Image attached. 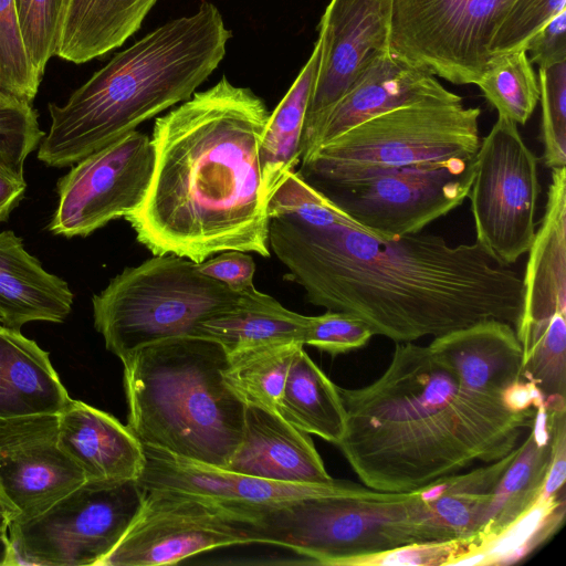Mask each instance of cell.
Here are the masks:
<instances>
[{
    "instance_id": "1",
    "label": "cell",
    "mask_w": 566,
    "mask_h": 566,
    "mask_svg": "<svg viewBox=\"0 0 566 566\" xmlns=\"http://www.w3.org/2000/svg\"><path fill=\"white\" fill-rule=\"evenodd\" d=\"M270 250L306 300L395 343L439 337L484 319L518 325L523 282L476 243L366 230L329 199L314 214L268 219Z\"/></svg>"
},
{
    "instance_id": "2",
    "label": "cell",
    "mask_w": 566,
    "mask_h": 566,
    "mask_svg": "<svg viewBox=\"0 0 566 566\" xmlns=\"http://www.w3.org/2000/svg\"><path fill=\"white\" fill-rule=\"evenodd\" d=\"M269 116L261 97L223 76L158 117L151 180L125 217L138 242L197 263L229 250L270 256L259 161Z\"/></svg>"
},
{
    "instance_id": "3",
    "label": "cell",
    "mask_w": 566,
    "mask_h": 566,
    "mask_svg": "<svg viewBox=\"0 0 566 566\" xmlns=\"http://www.w3.org/2000/svg\"><path fill=\"white\" fill-rule=\"evenodd\" d=\"M395 344L380 377L337 387L346 428L336 446L365 486L415 492L520 444L536 408L513 410L465 388L428 345Z\"/></svg>"
},
{
    "instance_id": "4",
    "label": "cell",
    "mask_w": 566,
    "mask_h": 566,
    "mask_svg": "<svg viewBox=\"0 0 566 566\" xmlns=\"http://www.w3.org/2000/svg\"><path fill=\"white\" fill-rule=\"evenodd\" d=\"M231 36L219 9L208 1L150 31L114 55L63 105L49 103L51 124L38 159L48 167H71L187 101L219 66Z\"/></svg>"
},
{
    "instance_id": "5",
    "label": "cell",
    "mask_w": 566,
    "mask_h": 566,
    "mask_svg": "<svg viewBox=\"0 0 566 566\" xmlns=\"http://www.w3.org/2000/svg\"><path fill=\"white\" fill-rule=\"evenodd\" d=\"M120 360L127 426L138 440L226 468L242 439L245 405L224 382V348L210 338L179 336Z\"/></svg>"
},
{
    "instance_id": "6",
    "label": "cell",
    "mask_w": 566,
    "mask_h": 566,
    "mask_svg": "<svg viewBox=\"0 0 566 566\" xmlns=\"http://www.w3.org/2000/svg\"><path fill=\"white\" fill-rule=\"evenodd\" d=\"M443 541L419 491L358 490L252 511L250 543L272 544L314 564L347 566L401 545Z\"/></svg>"
},
{
    "instance_id": "7",
    "label": "cell",
    "mask_w": 566,
    "mask_h": 566,
    "mask_svg": "<svg viewBox=\"0 0 566 566\" xmlns=\"http://www.w3.org/2000/svg\"><path fill=\"white\" fill-rule=\"evenodd\" d=\"M480 115L461 96L403 105L319 145L301 159L296 172L324 192L413 165L474 157Z\"/></svg>"
},
{
    "instance_id": "8",
    "label": "cell",
    "mask_w": 566,
    "mask_h": 566,
    "mask_svg": "<svg viewBox=\"0 0 566 566\" xmlns=\"http://www.w3.org/2000/svg\"><path fill=\"white\" fill-rule=\"evenodd\" d=\"M240 293L201 274L197 262L160 254L124 269L93 295V318L119 359L151 343L196 336L201 323L231 308Z\"/></svg>"
},
{
    "instance_id": "9",
    "label": "cell",
    "mask_w": 566,
    "mask_h": 566,
    "mask_svg": "<svg viewBox=\"0 0 566 566\" xmlns=\"http://www.w3.org/2000/svg\"><path fill=\"white\" fill-rule=\"evenodd\" d=\"M143 496L137 480H85L44 512L10 523L12 565L98 566L129 527Z\"/></svg>"
},
{
    "instance_id": "10",
    "label": "cell",
    "mask_w": 566,
    "mask_h": 566,
    "mask_svg": "<svg viewBox=\"0 0 566 566\" xmlns=\"http://www.w3.org/2000/svg\"><path fill=\"white\" fill-rule=\"evenodd\" d=\"M514 1L392 0L389 52L453 84H476Z\"/></svg>"
},
{
    "instance_id": "11",
    "label": "cell",
    "mask_w": 566,
    "mask_h": 566,
    "mask_svg": "<svg viewBox=\"0 0 566 566\" xmlns=\"http://www.w3.org/2000/svg\"><path fill=\"white\" fill-rule=\"evenodd\" d=\"M537 166L517 125L497 117L480 142L468 197L475 242L500 265L516 263L533 241L541 192Z\"/></svg>"
},
{
    "instance_id": "12",
    "label": "cell",
    "mask_w": 566,
    "mask_h": 566,
    "mask_svg": "<svg viewBox=\"0 0 566 566\" xmlns=\"http://www.w3.org/2000/svg\"><path fill=\"white\" fill-rule=\"evenodd\" d=\"M248 511L184 492L144 490L142 505L98 566L171 565L196 554L251 544Z\"/></svg>"
},
{
    "instance_id": "13",
    "label": "cell",
    "mask_w": 566,
    "mask_h": 566,
    "mask_svg": "<svg viewBox=\"0 0 566 566\" xmlns=\"http://www.w3.org/2000/svg\"><path fill=\"white\" fill-rule=\"evenodd\" d=\"M475 156L405 167L323 193L366 230L386 235L417 234L468 198Z\"/></svg>"
},
{
    "instance_id": "14",
    "label": "cell",
    "mask_w": 566,
    "mask_h": 566,
    "mask_svg": "<svg viewBox=\"0 0 566 566\" xmlns=\"http://www.w3.org/2000/svg\"><path fill=\"white\" fill-rule=\"evenodd\" d=\"M154 161L151 138L136 129L80 159L57 180L59 201L49 231L87 237L125 218L142 203Z\"/></svg>"
},
{
    "instance_id": "15",
    "label": "cell",
    "mask_w": 566,
    "mask_h": 566,
    "mask_svg": "<svg viewBox=\"0 0 566 566\" xmlns=\"http://www.w3.org/2000/svg\"><path fill=\"white\" fill-rule=\"evenodd\" d=\"M84 481L59 443V415L0 418V493L11 522L44 512Z\"/></svg>"
},
{
    "instance_id": "16",
    "label": "cell",
    "mask_w": 566,
    "mask_h": 566,
    "mask_svg": "<svg viewBox=\"0 0 566 566\" xmlns=\"http://www.w3.org/2000/svg\"><path fill=\"white\" fill-rule=\"evenodd\" d=\"M391 13L392 0L329 1L318 24L322 53L305 115L302 155L365 59L375 51H389Z\"/></svg>"
},
{
    "instance_id": "17",
    "label": "cell",
    "mask_w": 566,
    "mask_h": 566,
    "mask_svg": "<svg viewBox=\"0 0 566 566\" xmlns=\"http://www.w3.org/2000/svg\"><path fill=\"white\" fill-rule=\"evenodd\" d=\"M143 449L145 462L137 482L144 490L184 492L249 513L305 497L350 492L364 485L344 480L325 484L277 482L197 462L145 444Z\"/></svg>"
},
{
    "instance_id": "18",
    "label": "cell",
    "mask_w": 566,
    "mask_h": 566,
    "mask_svg": "<svg viewBox=\"0 0 566 566\" xmlns=\"http://www.w3.org/2000/svg\"><path fill=\"white\" fill-rule=\"evenodd\" d=\"M458 96L434 75L395 57L389 51H375L326 113L302 158L354 126L394 108L428 98Z\"/></svg>"
},
{
    "instance_id": "19",
    "label": "cell",
    "mask_w": 566,
    "mask_h": 566,
    "mask_svg": "<svg viewBox=\"0 0 566 566\" xmlns=\"http://www.w3.org/2000/svg\"><path fill=\"white\" fill-rule=\"evenodd\" d=\"M226 469L265 480L325 484L333 479L310 434L279 412L245 406L241 442Z\"/></svg>"
},
{
    "instance_id": "20",
    "label": "cell",
    "mask_w": 566,
    "mask_h": 566,
    "mask_svg": "<svg viewBox=\"0 0 566 566\" xmlns=\"http://www.w3.org/2000/svg\"><path fill=\"white\" fill-rule=\"evenodd\" d=\"M468 389L504 400V394L523 379V349L515 327L484 319L434 337L428 345Z\"/></svg>"
},
{
    "instance_id": "21",
    "label": "cell",
    "mask_w": 566,
    "mask_h": 566,
    "mask_svg": "<svg viewBox=\"0 0 566 566\" xmlns=\"http://www.w3.org/2000/svg\"><path fill=\"white\" fill-rule=\"evenodd\" d=\"M59 443L85 480H137L144 468L143 443L130 428L80 400L59 415Z\"/></svg>"
},
{
    "instance_id": "22",
    "label": "cell",
    "mask_w": 566,
    "mask_h": 566,
    "mask_svg": "<svg viewBox=\"0 0 566 566\" xmlns=\"http://www.w3.org/2000/svg\"><path fill=\"white\" fill-rule=\"evenodd\" d=\"M565 410L563 396L545 397L536 408L534 421L496 484L483 524L474 535L476 546L506 530L541 496L552 461L556 420Z\"/></svg>"
},
{
    "instance_id": "23",
    "label": "cell",
    "mask_w": 566,
    "mask_h": 566,
    "mask_svg": "<svg viewBox=\"0 0 566 566\" xmlns=\"http://www.w3.org/2000/svg\"><path fill=\"white\" fill-rule=\"evenodd\" d=\"M551 170L544 216L527 251L516 332L556 313L566 315V167Z\"/></svg>"
},
{
    "instance_id": "24",
    "label": "cell",
    "mask_w": 566,
    "mask_h": 566,
    "mask_svg": "<svg viewBox=\"0 0 566 566\" xmlns=\"http://www.w3.org/2000/svg\"><path fill=\"white\" fill-rule=\"evenodd\" d=\"M72 305L69 284L44 270L13 231L0 232V324L20 329L30 322L62 323Z\"/></svg>"
},
{
    "instance_id": "25",
    "label": "cell",
    "mask_w": 566,
    "mask_h": 566,
    "mask_svg": "<svg viewBox=\"0 0 566 566\" xmlns=\"http://www.w3.org/2000/svg\"><path fill=\"white\" fill-rule=\"evenodd\" d=\"M70 401L49 353L0 324V418L60 415Z\"/></svg>"
},
{
    "instance_id": "26",
    "label": "cell",
    "mask_w": 566,
    "mask_h": 566,
    "mask_svg": "<svg viewBox=\"0 0 566 566\" xmlns=\"http://www.w3.org/2000/svg\"><path fill=\"white\" fill-rule=\"evenodd\" d=\"M157 0H64L56 53L82 64L117 49L136 33Z\"/></svg>"
},
{
    "instance_id": "27",
    "label": "cell",
    "mask_w": 566,
    "mask_h": 566,
    "mask_svg": "<svg viewBox=\"0 0 566 566\" xmlns=\"http://www.w3.org/2000/svg\"><path fill=\"white\" fill-rule=\"evenodd\" d=\"M307 318L253 286L231 308L201 323L196 336L218 342L227 355L269 344L304 345Z\"/></svg>"
},
{
    "instance_id": "28",
    "label": "cell",
    "mask_w": 566,
    "mask_h": 566,
    "mask_svg": "<svg viewBox=\"0 0 566 566\" xmlns=\"http://www.w3.org/2000/svg\"><path fill=\"white\" fill-rule=\"evenodd\" d=\"M468 472H459L418 490L444 541L474 536L493 492L517 452Z\"/></svg>"
},
{
    "instance_id": "29",
    "label": "cell",
    "mask_w": 566,
    "mask_h": 566,
    "mask_svg": "<svg viewBox=\"0 0 566 566\" xmlns=\"http://www.w3.org/2000/svg\"><path fill=\"white\" fill-rule=\"evenodd\" d=\"M322 53L318 36L297 77L270 114L259 143V161L265 200L302 158V138L307 105L316 80Z\"/></svg>"
},
{
    "instance_id": "30",
    "label": "cell",
    "mask_w": 566,
    "mask_h": 566,
    "mask_svg": "<svg viewBox=\"0 0 566 566\" xmlns=\"http://www.w3.org/2000/svg\"><path fill=\"white\" fill-rule=\"evenodd\" d=\"M337 387L302 346L289 368L277 412L298 429L336 446L346 428Z\"/></svg>"
},
{
    "instance_id": "31",
    "label": "cell",
    "mask_w": 566,
    "mask_h": 566,
    "mask_svg": "<svg viewBox=\"0 0 566 566\" xmlns=\"http://www.w3.org/2000/svg\"><path fill=\"white\" fill-rule=\"evenodd\" d=\"M565 493L539 496L536 503L499 535L485 541L458 558L457 565H511L531 555L563 525Z\"/></svg>"
},
{
    "instance_id": "32",
    "label": "cell",
    "mask_w": 566,
    "mask_h": 566,
    "mask_svg": "<svg viewBox=\"0 0 566 566\" xmlns=\"http://www.w3.org/2000/svg\"><path fill=\"white\" fill-rule=\"evenodd\" d=\"M300 343L251 347L228 355L223 379L245 406L277 412L285 379Z\"/></svg>"
},
{
    "instance_id": "33",
    "label": "cell",
    "mask_w": 566,
    "mask_h": 566,
    "mask_svg": "<svg viewBox=\"0 0 566 566\" xmlns=\"http://www.w3.org/2000/svg\"><path fill=\"white\" fill-rule=\"evenodd\" d=\"M497 117L524 125L539 101V84L525 50L494 54L475 84Z\"/></svg>"
},
{
    "instance_id": "34",
    "label": "cell",
    "mask_w": 566,
    "mask_h": 566,
    "mask_svg": "<svg viewBox=\"0 0 566 566\" xmlns=\"http://www.w3.org/2000/svg\"><path fill=\"white\" fill-rule=\"evenodd\" d=\"M516 335L523 349V379L533 382L544 397H565L566 315L556 313Z\"/></svg>"
},
{
    "instance_id": "35",
    "label": "cell",
    "mask_w": 566,
    "mask_h": 566,
    "mask_svg": "<svg viewBox=\"0 0 566 566\" xmlns=\"http://www.w3.org/2000/svg\"><path fill=\"white\" fill-rule=\"evenodd\" d=\"M41 80L25 51L14 0H0V91L33 104Z\"/></svg>"
},
{
    "instance_id": "36",
    "label": "cell",
    "mask_w": 566,
    "mask_h": 566,
    "mask_svg": "<svg viewBox=\"0 0 566 566\" xmlns=\"http://www.w3.org/2000/svg\"><path fill=\"white\" fill-rule=\"evenodd\" d=\"M45 133L32 104L0 91V166L24 178V164Z\"/></svg>"
},
{
    "instance_id": "37",
    "label": "cell",
    "mask_w": 566,
    "mask_h": 566,
    "mask_svg": "<svg viewBox=\"0 0 566 566\" xmlns=\"http://www.w3.org/2000/svg\"><path fill=\"white\" fill-rule=\"evenodd\" d=\"M542 106L543 161L554 169L566 166V61L538 70Z\"/></svg>"
},
{
    "instance_id": "38",
    "label": "cell",
    "mask_w": 566,
    "mask_h": 566,
    "mask_svg": "<svg viewBox=\"0 0 566 566\" xmlns=\"http://www.w3.org/2000/svg\"><path fill=\"white\" fill-rule=\"evenodd\" d=\"M14 6L25 51L42 78L56 53L64 0H14Z\"/></svg>"
},
{
    "instance_id": "39",
    "label": "cell",
    "mask_w": 566,
    "mask_h": 566,
    "mask_svg": "<svg viewBox=\"0 0 566 566\" xmlns=\"http://www.w3.org/2000/svg\"><path fill=\"white\" fill-rule=\"evenodd\" d=\"M563 9L566 0H515L494 33L491 56L523 49Z\"/></svg>"
},
{
    "instance_id": "40",
    "label": "cell",
    "mask_w": 566,
    "mask_h": 566,
    "mask_svg": "<svg viewBox=\"0 0 566 566\" xmlns=\"http://www.w3.org/2000/svg\"><path fill=\"white\" fill-rule=\"evenodd\" d=\"M475 536L449 541L416 542L357 557L347 566H451L473 549Z\"/></svg>"
},
{
    "instance_id": "41",
    "label": "cell",
    "mask_w": 566,
    "mask_h": 566,
    "mask_svg": "<svg viewBox=\"0 0 566 566\" xmlns=\"http://www.w3.org/2000/svg\"><path fill=\"white\" fill-rule=\"evenodd\" d=\"M373 336L370 327L358 317L326 311L308 316L303 344L336 356L364 347Z\"/></svg>"
},
{
    "instance_id": "42",
    "label": "cell",
    "mask_w": 566,
    "mask_h": 566,
    "mask_svg": "<svg viewBox=\"0 0 566 566\" xmlns=\"http://www.w3.org/2000/svg\"><path fill=\"white\" fill-rule=\"evenodd\" d=\"M198 271L237 293L254 286L255 263L253 258L243 251L229 250L220 252L212 259L197 263Z\"/></svg>"
},
{
    "instance_id": "43",
    "label": "cell",
    "mask_w": 566,
    "mask_h": 566,
    "mask_svg": "<svg viewBox=\"0 0 566 566\" xmlns=\"http://www.w3.org/2000/svg\"><path fill=\"white\" fill-rule=\"evenodd\" d=\"M525 51L530 62L539 69L566 61V9L528 40Z\"/></svg>"
},
{
    "instance_id": "44",
    "label": "cell",
    "mask_w": 566,
    "mask_h": 566,
    "mask_svg": "<svg viewBox=\"0 0 566 566\" xmlns=\"http://www.w3.org/2000/svg\"><path fill=\"white\" fill-rule=\"evenodd\" d=\"M25 190L24 178H19L0 166V222L9 219L13 209L23 199Z\"/></svg>"
},
{
    "instance_id": "45",
    "label": "cell",
    "mask_w": 566,
    "mask_h": 566,
    "mask_svg": "<svg viewBox=\"0 0 566 566\" xmlns=\"http://www.w3.org/2000/svg\"><path fill=\"white\" fill-rule=\"evenodd\" d=\"M12 512L0 493V566L12 565V548L10 541V523Z\"/></svg>"
}]
</instances>
